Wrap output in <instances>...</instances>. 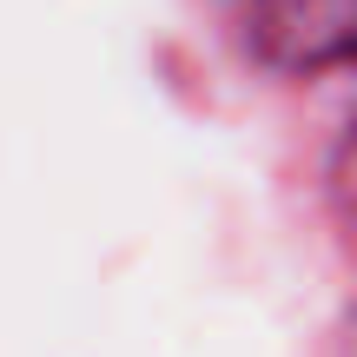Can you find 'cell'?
Returning a JSON list of instances; mask_svg holds the SVG:
<instances>
[{
  "label": "cell",
  "instance_id": "cell-1",
  "mask_svg": "<svg viewBox=\"0 0 357 357\" xmlns=\"http://www.w3.org/2000/svg\"><path fill=\"white\" fill-rule=\"evenodd\" d=\"M252 40L278 66H331L357 53V0H252Z\"/></svg>",
  "mask_w": 357,
  "mask_h": 357
},
{
  "label": "cell",
  "instance_id": "cell-2",
  "mask_svg": "<svg viewBox=\"0 0 357 357\" xmlns=\"http://www.w3.org/2000/svg\"><path fill=\"white\" fill-rule=\"evenodd\" d=\"M331 185H337V212H344V225H351V238H357V119L344 126V139H337Z\"/></svg>",
  "mask_w": 357,
  "mask_h": 357
},
{
  "label": "cell",
  "instance_id": "cell-3",
  "mask_svg": "<svg viewBox=\"0 0 357 357\" xmlns=\"http://www.w3.org/2000/svg\"><path fill=\"white\" fill-rule=\"evenodd\" d=\"M331 357H357V311L344 318V331H337V351H331Z\"/></svg>",
  "mask_w": 357,
  "mask_h": 357
}]
</instances>
